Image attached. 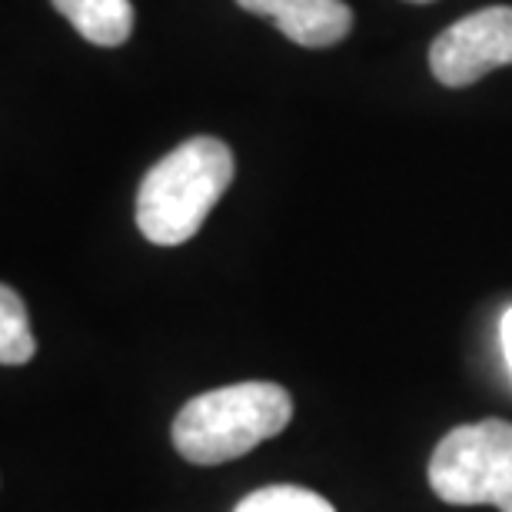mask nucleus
<instances>
[{"label": "nucleus", "mask_w": 512, "mask_h": 512, "mask_svg": "<svg viewBox=\"0 0 512 512\" xmlns=\"http://www.w3.org/2000/svg\"><path fill=\"white\" fill-rule=\"evenodd\" d=\"M233 512H336L330 499L303 486H263Z\"/></svg>", "instance_id": "8"}, {"label": "nucleus", "mask_w": 512, "mask_h": 512, "mask_svg": "<svg viewBox=\"0 0 512 512\" xmlns=\"http://www.w3.org/2000/svg\"><path fill=\"white\" fill-rule=\"evenodd\" d=\"M233 183V150L217 137H193L153 163L137 193V227L157 247H180Z\"/></svg>", "instance_id": "1"}, {"label": "nucleus", "mask_w": 512, "mask_h": 512, "mask_svg": "<svg viewBox=\"0 0 512 512\" xmlns=\"http://www.w3.org/2000/svg\"><path fill=\"white\" fill-rule=\"evenodd\" d=\"M293 419V396L280 383H233L193 396L173 419L170 439L187 463L220 466L280 436Z\"/></svg>", "instance_id": "2"}, {"label": "nucleus", "mask_w": 512, "mask_h": 512, "mask_svg": "<svg viewBox=\"0 0 512 512\" xmlns=\"http://www.w3.org/2000/svg\"><path fill=\"white\" fill-rule=\"evenodd\" d=\"M54 7L97 47H120L133 34L130 0H54Z\"/></svg>", "instance_id": "6"}, {"label": "nucleus", "mask_w": 512, "mask_h": 512, "mask_svg": "<svg viewBox=\"0 0 512 512\" xmlns=\"http://www.w3.org/2000/svg\"><path fill=\"white\" fill-rule=\"evenodd\" d=\"M34 353L37 343L27 323V306L10 286H4L0 290V363L24 366L34 360Z\"/></svg>", "instance_id": "7"}, {"label": "nucleus", "mask_w": 512, "mask_h": 512, "mask_svg": "<svg viewBox=\"0 0 512 512\" xmlns=\"http://www.w3.org/2000/svg\"><path fill=\"white\" fill-rule=\"evenodd\" d=\"M499 336H503V353H506V363L512 370V306L503 313V323H499Z\"/></svg>", "instance_id": "9"}, {"label": "nucleus", "mask_w": 512, "mask_h": 512, "mask_svg": "<svg viewBox=\"0 0 512 512\" xmlns=\"http://www.w3.org/2000/svg\"><path fill=\"white\" fill-rule=\"evenodd\" d=\"M243 10L270 17L293 44L333 47L350 34L353 10L343 0H237Z\"/></svg>", "instance_id": "5"}, {"label": "nucleus", "mask_w": 512, "mask_h": 512, "mask_svg": "<svg viewBox=\"0 0 512 512\" xmlns=\"http://www.w3.org/2000/svg\"><path fill=\"white\" fill-rule=\"evenodd\" d=\"M506 64H512V7L476 10L429 47V70L443 87H469Z\"/></svg>", "instance_id": "4"}, {"label": "nucleus", "mask_w": 512, "mask_h": 512, "mask_svg": "<svg viewBox=\"0 0 512 512\" xmlns=\"http://www.w3.org/2000/svg\"><path fill=\"white\" fill-rule=\"evenodd\" d=\"M409 4H433V0H409Z\"/></svg>", "instance_id": "10"}, {"label": "nucleus", "mask_w": 512, "mask_h": 512, "mask_svg": "<svg viewBox=\"0 0 512 512\" xmlns=\"http://www.w3.org/2000/svg\"><path fill=\"white\" fill-rule=\"evenodd\" d=\"M429 486L449 506L512 512V423L483 419L449 429L429 459Z\"/></svg>", "instance_id": "3"}]
</instances>
